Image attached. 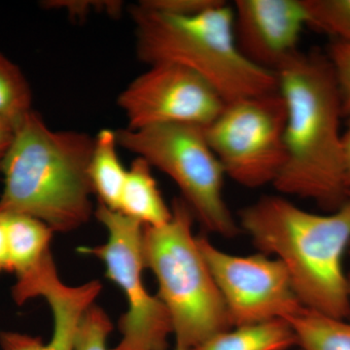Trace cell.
<instances>
[{"mask_svg": "<svg viewBox=\"0 0 350 350\" xmlns=\"http://www.w3.org/2000/svg\"><path fill=\"white\" fill-rule=\"evenodd\" d=\"M286 105V160L273 187L314 202L325 213L349 200L340 92L327 55L299 51L275 72Z\"/></svg>", "mask_w": 350, "mask_h": 350, "instance_id": "obj_1", "label": "cell"}, {"mask_svg": "<svg viewBox=\"0 0 350 350\" xmlns=\"http://www.w3.org/2000/svg\"><path fill=\"white\" fill-rule=\"evenodd\" d=\"M238 222L260 253L282 262L304 308L349 319L350 200L321 214L282 196H264L241 209Z\"/></svg>", "mask_w": 350, "mask_h": 350, "instance_id": "obj_2", "label": "cell"}, {"mask_svg": "<svg viewBox=\"0 0 350 350\" xmlns=\"http://www.w3.org/2000/svg\"><path fill=\"white\" fill-rule=\"evenodd\" d=\"M94 137L54 131L32 111L15 129L2 163L0 213L25 214L54 232H69L93 214L89 165Z\"/></svg>", "mask_w": 350, "mask_h": 350, "instance_id": "obj_3", "label": "cell"}, {"mask_svg": "<svg viewBox=\"0 0 350 350\" xmlns=\"http://www.w3.org/2000/svg\"><path fill=\"white\" fill-rule=\"evenodd\" d=\"M130 12L144 63L183 66L208 83L225 103L278 91L275 73L251 64L239 51L227 2L193 16L159 12L142 3Z\"/></svg>", "mask_w": 350, "mask_h": 350, "instance_id": "obj_4", "label": "cell"}, {"mask_svg": "<svg viewBox=\"0 0 350 350\" xmlns=\"http://www.w3.org/2000/svg\"><path fill=\"white\" fill-rule=\"evenodd\" d=\"M194 219L186 202L175 199L169 222L144 227L142 238L145 268L158 282V296L170 313L175 345L186 350L232 327L193 232Z\"/></svg>", "mask_w": 350, "mask_h": 350, "instance_id": "obj_5", "label": "cell"}, {"mask_svg": "<svg viewBox=\"0 0 350 350\" xmlns=\"http://www.w3.org/2000/svg\"><path fill=\"white\" fill-rule=\"evenodd\" d=\"M119 146L172 179L181 199L206 232L232 239L241 231L224 198L225 172L204 128L160 125L116 131Z\"/></svg>", "mask_w": 350, "mask_h": 350, "instance_id": "obj_6", "label": "cell"}, {"mask_svg": "<svg viewBox=\"0 0 350 350\" xmlns=\"http://www.w3.org/2000/svg\"><path fill=\"white\" fill-rule=\"evenodd\" d=\"M286 116L278 91L226 103L204 128L226 177L246 188L273 185L286 160Z\"/></svg>", "mask_w": 350, "mask_h": 350, "instance_id": "obj_7", "label": "cell"}, {"mask_svg": "<svg viewBox=\"0 0 350 350\" xmlns=\"http://www.w3.org/2000/svg\"><path fill=\"white\" fill-rule=\"evenodd\" d=\"M96 217L107 232L105 243L80 252L100 259L107 276L125 296L128 310L119 320L118 344L109 350H167L174 335L172 319L160 297L145 287L142 238L144 226L120 211L98 204Z\"/></svg>", "mask_w": 350, "mask_h": 350, "instance_id": "obj_8", "label": "cell"}, {"mask_svg": "<svg viewBox=\"0 0 350 350\" xmlns=\"http://www.w3.org/2000/svg\"><path fill=\"white\" fill-rule=\"evenodd\" d=\"M232 327L289 321L303 310L282 262L258 253L236 255L198 237Z\"/></svg>", "mask_w": 350, "mask_h": 350, "instance_id": "obj_9", "label": "cell"}, {"mask_svg": "<svg viewBox=\"0 0 350 350\" xmlns=\"http://www.w3.org/2000/svg\"><path fill=\"white\" fill-rule=\"evenodd\" d=\"M118 105L131 130L160 125L206 128L225 101L193 71L178 64H156L122 92Z\"/></svg>", "mask_w": 350, "mask_h": 350, "instance_id": "obj_10", "label": "cell"}, {"mask_svg": "<svg viewBox=\"0 0 350 350\" xmlns=\"http://www.w3.org/2000/svg\"><path fill=\"white\" fill-rule=\"evenodd\" d=\"M236 43L246 59L275 75L299 52L308 17L301 0H236Z\"/></svg>", "mask_w": 350, "mask_h": 350, "instance_id": "obj_11", "label": "cell"}, {"mask_svg": "<svg viewBox=\"0 0 350 350\" xmlns=\"http://www.w3.org/2000/svg\"><path fill=\"white\" fill-rule=\"evenodd\" d=\"M53 315L52 337L47 342L18 332L0 333L1 350H75L78 331L89 308L86 297L75 290H59L48 297Z\"/></svg>", "mask_w": 350, "mask_h": 350, "instance_id": "obj_12", "label": "cell"}, {"mask_svg": "<svg viewBox=\"0 0 350 350\" xmlns=\"http://www.w3.org/2000/svg\"><path fill=\"white\" fill-rule=\"evenodd\" d=\"M151 167L139 157L133 161L128 170L118 211L144 227H161L172 218V206L163 200Z\"/></svg>", "mask_w": 350, "mask_h": 350, "instance_id": "obj_13", "label": "cell"}, {"mask_svg": "<svg viewBox=\"0 0 350 350\" xmlns=\"http://www.w3.org/2000/svg\"><path fill=\"white\" fill-rule=\"evenodd\" d=\"M8 243L11 271L17 278L32 271L50 253L53 234L42 221L25 214L0 213Z\"/></svg>", "mask_w": 350, "mask_h": 350, "instance_id": "obj_14", "label": "cell"}, {"mask_svg": "<svg viewBox=\"0 0 350 350\" xmlns=\"http://www.w3.org/2000/svg\"><path fill=\"white\" fill-rule=\"evenodd\" d=\"M292 347H297V337L291 324L278 319L232 327L192 350H289Z\"/></svg>", "mask_w": 350, "mask_h": 350, "instance_id": "obj_15", "label": "cell"}, {"mask_svg": "<svg viewBox=\"0 0 350 350\" xmlns=\"http://www.w3.org/2000/svg\"><path fill=\"white\" fill-rule=\"evenodd\" d=\"M116 131L105 129L94 137L89 165L90 180L100 204L118 211L128 170L120 161Z\"/></svg>", "mask_w": 350, "mask_h": 350, "instance_id": "obj_16", "label": "cell"}, {"mask_svg": "<svg viewBox=\"0 0 350 350\" xmlns=\"http://www.w3.org/2000/svg\"><path fill=\"white\" fill-rule=\"evenodd\" d=\"M299 350H350V320L335 319L304 308L290 319Z\"/></svg>", "mask_w": 350, "mask_h": 350, "instance_id": "obj_17", "label": "cell"}, {"mask_svg": "<svg viewBox=\"0 0 350 350\" xmlns=\"http://www.w3.org/2000/svg\"><path fill=\"white\" fill-rule=\"evenodd\" d=\"M29 82L19 66L0 53V119L14 130L33 111Z\"/></svg>", "mask_w": 350, "mask_h": 350, "instance_id": "obj_18", "label": "cell"}, {"mask_svg": "<svg viewBox=\"0 0 350 350\" xmlns=\"http://www.w3.org/2000/svg\"><path fill=\"white\" fill-rule=\"evenodd\" d=\"M308 25L350 42V0H301Z\"/></svg>", "mask_w": 350, "mask_h": 350, "instance_id": "obj_19", "label": "cell"}, {"mask_svg": "<svg viewBox=\"0 0 350 350\" xmlns=\"http://www.w3.org/2000/svg\"><path fill=\"white\" fill-rule=\"evenodd\" d=\"M112 330L113 323L107 312L94 304L83 317L75 350H109L107 340Z\"/></svg>", "mask_w": 350, "mask_h": 350, "instance_id": "obj_20", "label": "cell"}, {"mask_svg": "<svg viewBox=\"0 0 350 350\" xmlns=\"http://www.w3.org/2000/svg\"><path fill=\"white\" fill-rule=\"evenodd\" d=\"M335 75L344 118H350V42L334 40L327 54Z\"/></svg>", "mask_w": 350, "mask_h": 350, "instance_id": "obj_21", "label": "cell"}, {"mask_svg": "<svg viewBox=\"0 0 350 350\" xmlns=\"http://www.w3.org/2000/svg\"><path fill=\"white\" fill-rule=\"evenodd\" d=\"M223 2V0H145L139 3L170 15L193 16L211 10Z\"/></svg>", "mask_w": 350, "mask_h": 350, "instance_id": "obj_22", "label": "cell"}, {"mask_svg": "<svg viewBox=\"0 0 350 350\" xmlns=\"http://www.w3.org/2000/svg\"><path fill=\"white\" fill-rule=\"evenodd\" d=\"M46 6L51 8L64 9L69 15L84 17L94 11H107L117 15L121 11V3L117 1H50Z\"/></svg>", "mask_w": 350, "mask_h": 350, "instance_id": "obj_23", "label": "cell"}, {"mask_svg": "<svg viewBox=\"0 0 350 350\" xmlns=\"http://www.w3.org/2000/svg\"><path fill=\"white\" fill-rule=\"evenodd\" d=\"M14 133L15 130L13 126L0 119V172H1L4 159L12 144Z\"/></svg>", "mask_w": 350, "mask_h": 350, "instance_id": "obj_24", "label": "cell"}, {"mask_svg": "<svg viewBox=\"0 0 350 350\" xmlns=\"http://www.w3.org/2000/svg\"><path fill=\"white\" fill-rule=\"evenodd\" d=\"M342 153H344L345 180L347 196L350 200V118L347 119V128L342 131Z\"/></svg>", "mask_w": 350, "mask_h": 350, "instance_id": "obj_25", "label": "cell"}, {"mask_svg": "<svg viewBox=\"0 0 350 350\" xmlns=\"http://www.w3.org/2000/svg\"><path fill=\"white\" fill-rule=\"evenodd\" d=\"M2 271H11V269L6 232L3 225L0 222V273Z\"/></svg>", "mask_w": 350, "mask_h": 350, "instance_id": "obj_26", "label": "cell"}, {"mask_svg": "<svg viewBox=\"0 0 350 350\" xmlns=\"http://www.w3.org/2000/svg\"><path fill=\"white\" fill-rule=\"evenodd\" d=\"M349 255L350 256V246L349 250ZM347 287H349V308H350V269L347 271ZM350 320V312H349Z\"/></svg>", "mask_w": 350, "mask_h": 350, "instance_id": "obj_27", "label": "cell"}, {"mask_svg": "<svg viewBox=\"0 0 350 350\" xmlns=\"http://www.w3.org/2000/svg\"><path fill=\"white\" fill-rule=\"evenodd\" d=\"M174 350H186V349H182V347H177V345H175V349H174Z\"/></svg>", "mask_w": 350, "mask_h": 350, "instance_id": "obj_28", "label": "cell"}, {"mask_svg": "<svg viewBox=\"0 0 350 350\" xmlns=\"http://www.w3.org/2000/svg\"><path fill=\"white\" fill-rule=\"evenodd\" d=\"M299 350V349H298Z\"/></svg>", "mask_w": 350, "mask_h": 350, "instance_id": "obj_29", "label": "cell"}]
</instances>
